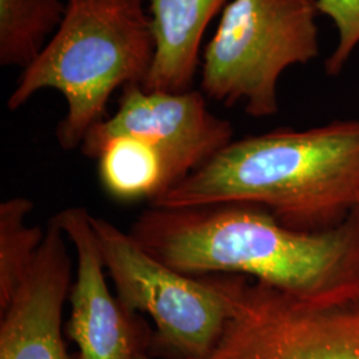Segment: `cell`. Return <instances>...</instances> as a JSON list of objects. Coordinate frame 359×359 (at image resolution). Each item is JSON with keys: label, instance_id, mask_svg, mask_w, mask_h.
I'll return each mask as SVG.
<instances>
[{"label": "cell", "instance_id": "cell-15", "mask_svg": "<svg viewBox=\"0 0 359 359\" xmlns=\"http://www.w3.org/2000/svg\"><path fill=\"white\" fill-rule=\"evenodd\" d=\"M137 359H148V358H145V357H140V358H137Z\"/></svg>", "mask_w": 359, "mask_h": 359}, {"label": "cell", "instance_id": "cell-11", "mask_svg": "<svg viewBox=\"0 0 359 359\" xmlns=\"http://www.w3.org/2000/svg\"><path fill=\"white\" fill-rule=\"evenodd\" d=\"M90 158L99 163L104 189L120 201L149 198L169 188L165 161L151 144L133 136H115L102 142Z\"/></svg>", "mask_w": 359, "mask_h": 359}, {"label": "cell", "instance_id": "cell-10", "mask_svg": "<svg viewBox=\"0 0 359 359\" xmlns=\"http://www.w3.org/2000/svg\"><path fill=\"white\" fill-rule=\"evenodd\" d=\"M231 0H149L156 53L142 88L192 90L206 28Z\"/></svg>", "mask_w": 359, "mask_h": 359}, {"label": "cell", "instance_id": "cell-7", "mask_svg": "<svg viewBox=\"0 0 359 359\" xmlns=\"http://www.w3.org/2000/svg\"><path fill=\"white\" fill-rule=\"evenodd\" d=\"M121 135L144 140L160 152L170 188L228 147L233 127L209 111L201 90H145L129 84L123 88L115 115L90 129L81 152L92 157L102 142Z\"/></svg>", "mask_w": 359, "mask_h": 359}, {"label": "cell", "instance_id": "cell-8", "mask_svg": "<svg viewBox=\"0 0 359 359\" xmlns=\"http://www.w3.org/2000/svg\"><path fill=\"white\" fill-rule=\"evenodd\" d=\"M53 219L76 253L67 335L79 348L80 359L140 358L145 345L142 332L135 325L133 314L109 292L90 212L81 206L67 208Z\"/></svg>", "mask_w": 359, "mask_h": 359}, {"label": "cell", "instance_id": "cell-1", "mask_svg": "<svg viewBox=\"0 0 359 359\" xmlns=\"http://www.w3.org/2000/svg\"><path fill=\"white\" fill-rule=\"evenodd\" d=\"M129 236L188 276H243L311 301L359 293V209L332 229L302 231L259 206H152L132 224Z\"/></svg>", "mask_w": 359, "mask_h": 359}, {"label": "cell", "instance_id": "cell-3", "mask_svg": "<svg viewBox=\"0 0 359 359\" xmlns=\"http://www.w3.org/2000/svg\"><path fill=\"white\" fill-rule=\"evenodd\" d=\"M67 11L38 59L23 69L7 107L18 111L40 90H57L67 114L56 129L65 151L103 121L111 95L144 86L156 53L145 0H65Z\"/></svg>", "mask_w": 359, "mask_h": 359}, {"label": "cell", "instance_id": "cell-13", "mask_svg": "<svg viewBox=\"0 0 359 359\" xmlns=\"http://www.w3.org/2000/svg\"><path fill=\"white\" fill-rule=\"evenodd\" d=\"M32 208V201L25 197H13L0 205V310L10 304L46 234L27 224Z\"/></svg>", "mask_w": 359, "mask_h": 359}, {"label": "cell", "instance_id": "cell-12", "mask_svg": "<svg viewBox=\"0 0 359 359\" xmlns=\"http://www.w3.org/2000/svg\"><path fill=\"white\" fill-rule=\"evenodd\" d=\"M63 0H0V65L26 69L62 25Z\"/></svg>", "mask_w": 359, "mask_h": 359}, {"label": "cell", "instance_id": "cell-6", "mask_svg": "<svg viewBox=\"0 0 359 359\" xmlns=\"http://www.w3.org/2000/svg\"><path fill=\"white\" fill-rule=\"evenodd\" d=\"M225 276L231 316L203 359H359V293L311 301Z\"/></svg>", "mask_w": 359, "mask_h": 359}, {"label": "cell", "instance_id": "cell-9", "mask_svg": "<svg viewBox=\"0 0 359 359\" xmlns=\"http://www.w3.org/2000/svg\"><path fill=\"white\" fill-rule=\"evenodd\" d=\"M63 231L50 224L10 304L0 310V359H69L62 317L72 261Z\"/></svg>", "mask_w": 359, "mask_h": 359}, {"label": "cell", "instance_id": "cell-4", "mask_svg": "<svg viewBox=\"0 0 359 359\" xmlns=\"http://www.w3.org/2000/svg\"><path fill=\"white\" fill-rule=\"evenodd\" d=\"M316 0H231L201 63V92L256 118L278 112V80L320 55Z\"/></svg>", "mask_w": 359, "mask_h": 359}, {"label": "cell", "instance_id": "cell-14", "mask_svg": "<svg viewBox=\"0 0 359 359\" xmlns=\"http://www.w3.org/2000/svg\"><path fill=\"white\" fill-rule=\"evenodd\" d=\"M318 11L333 20L338 43L325 60L327 76H338L359 46V0H316Z\"/></svg>", "mask_w": 359, "mask_h": 359}, {"label": "cell", "instance_id": "cell-2", "mask_svg": "<svg viewBox=\"0 0 359 359\" xmlns=\"http://www.w3.org/2000/svg\"><path fill=\"white\" fill-rule=\"evenodd\" d=\"M246 204L295 231L335 228L359 209V118L233 140L151 201L154 208Z\"/></svg>", "mask_w": 359, "mask_h": 359}, {"label": "cell", "instance_id": "cell-5", "mask_svg": "<svg viewBox=\"0 0 359 359\" xmlns=\"http://www.w3.org/2000/svg\"><path fill=\"white\" fill-rule=\"evenodd\" d=\"M90 225L123 308L148 314L157 344L180 359L208 355L231 316L226 276L197 278L180 273L109 221L90 215Z\"/></svg>", "mask_w": 359, "mask_h": 359}]
</instances>
